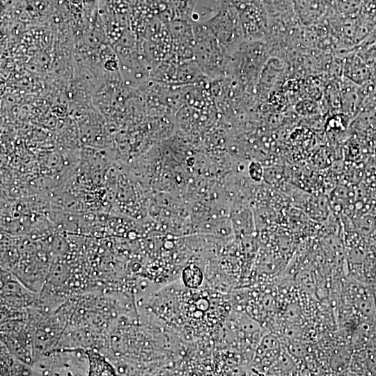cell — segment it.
I'll use <instances>...</instances> for the list:
<instances>
[{
	"mask_svg": "<svg viewBox=\"0 0 376 376\" xmlns=\"http://www.w3.org/2000/svg\"><path fill=\"white\" fill-rule=\"evenodd\" d=\"M195 37L194 61L202 73L221 78L231 72V53L203 23L192 24Z\"/></svg>",
	"mask_w": 376,
	"mask_h": 376,
	"instance_id": "6da1fadb",
	"label": "cell"
},
{
	"mask_svg": "<svg viewBox=\"0 0 376 376\" xmlns=\"http://www.w3.org/2000/svg\"><path fill=\"white\" fill-rule=\"evenodd\" d=\"M170 31L173 57L185 62L194 58L195 37L193 26L185 21L175 22Z\"/></svg>",
	"mask_w": 376,
	"mask_h": 376,
	"instance_id": "277c9868",
	"label": "cell"
},
{
	"mask_svg": "<svg viewBox=\"0 0 376 376\" xmlns=\"http://www.w3.org/2000/svg\"><path fill=\"white\" fill-rule=\"evenodd\" d=\"M203 24L231 54L245 40L238 11L232 0H226L219 11Z\"/></svg>",
	"mask_w": 376,
	"mask_h": 376,
	"instance_id": "7a4b0ae2",
	"label": "cell"
},
{
	"mask_svg": "<svg viewBox=\"0 0 376 376\" xmlns=\"http://www.w3.org/2000/svg\"><path fill=\"white\" fill-rule=\"evenodd\" d=\"M232 1L238 11L244 39H261L266 34L267 26L266 19L261 11L256 6L246 5L242 1Z\"/></svg>",
	"mask_w": 376,
	"mask_h": 376,
	"instance_id": "3957f363",
	"label": "cell"
},
{
	"mask_svg": "<svg viewBox=\"0 0 376 376\" xmlns=\"http://www.w3.org/2000/svg\"><path fill=\"white\" fill-rule=\"evenodd\" d=\"M182 274L184 282L189 287L193 288L198 285L202 279L200 269L194 265L188 266Z\"/></svg>",
	"mask_w": 376,
	"mask_h": 376,
	"instance_id": "5b68a950",
	"label": "cell"
}]
</instances>
